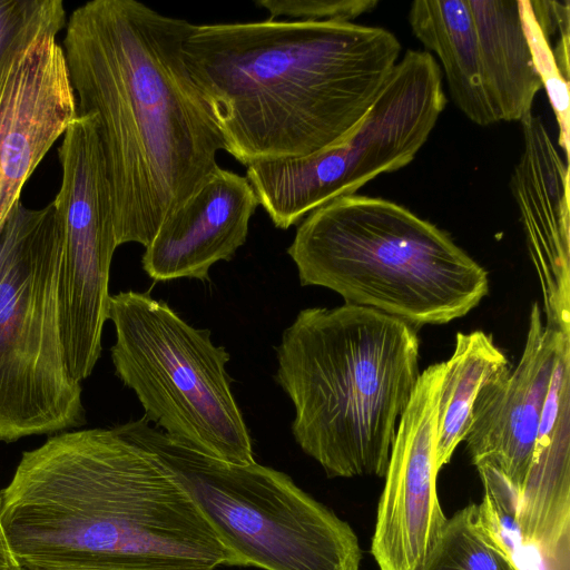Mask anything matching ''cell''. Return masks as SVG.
Masks as SVG:
<instances>
[{"mask_svg": "<svg viewBox=\"0 0 570 570\" xmlns=\"http://www.w3.org/2000/svg\"><path fill=\"white\" fill-rule=\"evenodd\" d=\"M191 29L136 0L88 1L67 20L61 48L78 115L97 118L117 246H148L226 151L185 63Z\"/></svg>", "mask_w": 570, "mask_h": 570, "instance_id": "obj_1", "label": "cell"}, {"mask_svg": "<svg viewBox=\"0 0 570 570\" xmlns=\"http://www.w3.org/2000/svg\"><path fill=\"white\" fill-rule=\"evenodd\" d=\"M1 495L3 525L22 570L233 566L155 454L115 428L58 433L23 452Z\"/></svg>", "mask_w": 570, "mask_h": 570, "instance_id": "obj_2", "label": "cell"}, {"mask_svg": "<svg viewBox=\"0 0 570 570\" xmlns=\"http://www.w3.org/2000/svg\"><path fill=\"white\" fill-rule=\"evenodd\" d=\"M401 49L382 27L267 19L193 24L183 53L226 151L248 166L342 142Z\"/></svg>", "mask_w": 570, "mask_h": 570, "instance_id": "obj_3", "label": "cell"}, {"mask_svg": "<svg viewBox=\"0 0 570 570\" xmlns=\"http://www.w3.org/2000/svg\"><path fill=\"white\" fill-rule=\"evenodd\" d=\"M292 433L328 478L384 476L419 372L417 328L346 304L302 309L276 347Z\"/></svg>", "mask_w": 570, "mask_h": 570, "instance_id": "obj_4", "label": "cell"}, {"mask_svg": "<svg viewBox=\"0 0 570 570\" xmlns=\"http://www.w3.org/2000/svg\"><path fill=\"white\" fill-rule=\"evenodd\" d=\"M287 254L302 286L415 328L460 318L489 293L487 271L448 233L381 197L353 194L315 208Z\"/></svg>", "mask_w": 570, "mask_h": 570, "instance_id": "obj_5", "label": "cell"}, {"mask_svg": "<svg viewBox=\"0 0 570 570\" xmlns=\"http://www.w3.org/2000/svg\"><path fill=\"white\" fill-rule=\"evenodd\" d=\"M147 449L195 502L233 559L263 570H360L352 527L285 473L197 452L144 419L115 426Z\"/></svg>", "mask_w": 570, "mask_h": 570, "instance_id": "obj_6", "label": "cell"}, {"mask_svg": "<svg viewBox=\"0 0 570 570\" xmlns=\"http://www.w3.org/2000/svg\"><path fill=\"white\" fill-rule=\"evenodd\" d=\"M62 222L53 203L19 202L0 233V442L86 423L61 338Z\"/></svg>", "mask_w": 570, "mask_h": 570, "instance_id": "obj_7", "label": "cell"}, {"mask_svg": "<svg viewBox=\"0 0 570 570\" xmlns=\"http://www.w3.org/2000/svg\"><path fill=\"white\" fill-rule=\"evenodd\" d=\"M115 373L140 402L146 422L188 448L224 462H255L252 439L232 392L229 353L206 328L166 302L135 291L110 295Z\"/></svg>", "mask_w": 570, "mask_h": 570, "instance_id": "obj_8", "label": "cell"}, {"mask_svg": "<svg viewBox=\"0 0 570 570\" xmlns=\"http://www.w3.org/2000/svg\"><path fill=\"white\" fill-rule=\"evenodd\" d=\"M445 105L434 56L406 50L362 121L342 142L305 157L250 164L246 178L274 226L287 229L315 208L407 166Z\"/></svg>", "mask_w": 570, "mask_h": 570, "instance_id": "obj_9", "label": "cell"}, {"mask_svg": "<svg viewBox=\"0 0 570 570\" xmlns=\"http://www.w3.org/2000/svg\"><path fill=\"white\" fill-rule=\"evenodd\" d=\"M61 185L53 203L62 222L58 278L61 338L72 377L90 376L101 354L109 274L117 243L110 185L97 118L78 115L58 148Z\"/></svg>", "mask_w": 570, "mask_h": 570, "instance_id": "obj_10", "label": "cell"}, {"mask_svg": "<svg viewBox=\"0 0 570 570\" xmlns=\"http://www.w3.org/2000/svg\"><path fill=\"white\" fill-rule=\"evenodd\" d=\"M442 377L443 362L420 373L397 423L371 541L379 570H419L446 521L434 464Z\"/></svg>", "mask_w": 570, "mask_h": 570, "instance_id": "obj_11", "label": "cell"}, {"mask_svg": "<svg viewBox=\"0 0 570 570\" xmlns=\"http://www.w3.org/2000/svg\"><path fill=\"white\" fill-rule=\"evenodd\" d=\"M39 30L0 71V233L21 190L77 118V101L57 35Z\"/></svg>", "mask_w": 570, "mask_h": 570, "instance_id": "obj_12", "label": "cell"}, {"mask_svg": "<svg viewBox=\"0 0 570 570\" xmlns=\"http://www.w3.org/2000/svg\"><path fill=\"white\" fill-rule=\"evenodd\" d=\"M567 337L570 335L544 324L542 309L534 302L518 364L491 375L473 403L463 440L471 462L497 471L517 504L530 469L556 358Z\"/></svg>", "mask_w": 570, "mask_h": 570, "instance_id": "obj_13", "label": "cell"}, {"mask_svg": "<svg viewBox=\"0 0 570 570\" xmlns=\"http://www.w3.org/2000/svg\"><path fill=\"white\" fill-rule=\"evenodd\" d=\"M521 124L523 146L510 188L539 279L544 324L570 335L569 168L538 116L531 112Z\"/></svg>", "mask_w": 570, "mask_h": 570, "instance_id": "obj_14", "label": "cell"}, {"mask_svg": "<svg viewBox=\"0 0 570 570\" xmlns=\"http://www.w3.org/2000/svg\"><path fill=\"white\" fill-rule=\"evenodd\" d=\"M258 205L246 176L218 167L164 219L145 247L144 271L156 282L207 281L213 265L230 261L246 243Z\"/></svg>", "mask_w": 570, "mask_h": 570, "instance_id": "obj_15", "label": "cell"}, {"mask_svg": "<svg viewBox=\"0 0 570 570\" xmlns=\"http://www.w3.org/2000/svg\"><path fill=\"white\" fill-rule=\"evenodd\" d=\"M483 81L499 121H522L532 112L541 80L524 33L518 0H468Z\"/></svg>", "mask_w": 570, "mask_h": 570, "instance_id": "obj_16", "label": "cell"}, {"mask_svg": "<svg viewBox=\"0 0 570 570\" xmlns=\"http://www.w3.org/2000/svg\"><path fill=\"white\" fill-rule=\"evenodd\" d=\"M409 22L441 62L456 107L479 126L499 122L485 91L468 0H416L410 6Z\"/></svg>", "mask_w": 570, "mask_h": 570, "instance_id": "obj_17", "label": "cell"}, {"mask_svg": "<svg viewBox=\"0 0 570 570\" xmlns=\"http://www.w3.org/2000/svg\"><path fill=\"white\" fill-rule=\"evenodd\" d=\"M510 365L483 331L458 333L452 355L443 362L438 399L434 464L438 472L450 462L466 434L473 403L483 383Z\"/></svg>", "mask_w": 570, "mask_h": 570, "instance_id": "obj_18", "label": "cell"}, {"mask_svg": "<svg viewBox=\"0 0 570 570\" xmlns=\"http://www.w3.org/2000/svg\"><path fill=\"white\" fill-rule=\"evenodd\" d=\"M419 570H515L484 525L476 503L446 521Z\"/></svg>", "mask_w": 570, "mask_h": 570, "instance_id": "obj_19", "label": "cell"}, {"mask_svg": "<svg viewBox=\"0 0 570 570\" xmlns=\"http://www.w3.org/2000/svg\"><path fill=\"white\" fill-rule=\"evenodd\" d=\"M518 2L533 63L558 122V142L564 153V160L568 164L570 144L569 80L560 72L550 42L539 27L529 0H518Z\"/></svg>", "mask_w": 570, "mask_h": 570, "instance_id": "obj_20", "label": "cell"}, {"mask_svg": "<svg viewBox=\"0 0 570 570\" xmlns=\"http://www.w3.org/2000/svg\"><path fill=\"white\" fill-rule=\"evenodd\" d=\"M66 24L61 0H0V71L10 56L39 30Z\"/></svg>", "mask_w": 570, "mask_h": 570, "instance_id": "obj_21", "label": "cell"}, {"mask_svg": "<svg viewBox=\"0 0 570 570\" xmlns=\"http://www.w3.org/2000/svg\"><path fill=\"white\" fill-rule=\"evenodd\" d=\"M257 6L269 12V20L287 17L291 21H352L370 12L377 0H259Z\"/></svg>", "mask_w": 570, "mask_h": 570, "instance_id": "obj_22", "label": "cell"}, {"mask_svg": "<svg viewBox=\"0 0 570 570\" xmlns=\"http://www.w3.org/2000/svg\"><path fill=\"white\" fill-rule=\"evenodd\" d=\"M0 570H22L9 543L2 520V495L0 490Z\"/></svg>", "mask_w": 570, "mask_h": 570, "instance_id": "obj_23", "label": "cell"}, {"mask_svg": "<svg viewBox=\"0 0 570 570\" xmlns=\"http://www.w3.org/2000/svg\"><path fill=\"white\" fill-rule=\"evenodd\" d=\"M137 570H165V569H137ZM176 570H209V569H176Z\"/></svg>", "mask_w": 570, "mask_h": 570, "instance_id": "obj_24", "label": "cell"}]
</instances>
